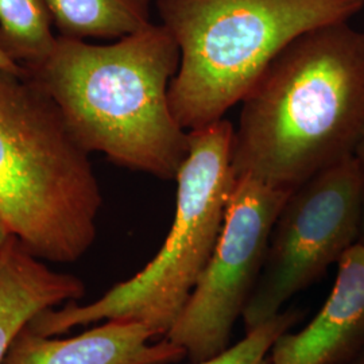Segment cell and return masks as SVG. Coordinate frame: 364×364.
<instances>
[{
	"label": "cell",
	"mask_w": 364,
	"mask_h": 364,
	"mask_svg": "<svg viewBox=\"0 0 364 364\" xmlns=\"http://www.w3.org/2000/svg\"><path fill=\"white\" fill-rule=\"evenodd\" d=\"M240 103L235 177L294 191L353 158L364 136V31L336 22L302 33Z\"/></svg>",
	"instance_id": "cell-1"
},
{
	"label": "cell",
	"mask_w": 364,
	"mask_h": 364,
	"mask_svg": "<svg viewBox=\"0 0 364 364\" xmlns=\"http://www.w3.org/2000/svg\"><path fill=\"white\" fill-rule=\"evenodd\" d=\"M180 60L169 30L151 22L105 45L58 36L50 54L26 70L87 153L170 181L189 150V131L169 100Z\"/></svg>",
	"instance_id": "cell-2"
},
{
	"label": "cell",
	"mask_w": 364,
	"mask_h": 364,
	"mask_svg": "<svg viewBox=\"0 0 364 364\" xmlns=\"http://www.w3.org/2000/svg\"><path fill=\"white\" fill-rule=\"evenodd\" d=\"M90 156L36 78L0 68V215L43 262L73 263L96 240L103 196Z\"/></svg>",
	"instance_id": "cell-3"
},
{
	"label": "cell",
	"mask_w": 364,
	"mask_h": 364,
	"mask_svg": "<svg viewBox=\"0 0 364 364\" xmlns=\"http://www.w3.org/2000/svg\"><path fill=\"white\" fill-rule=\"evenodd\" d=\"M180 48L173 115L192 131L224 119L279 52L302 33L350 22L364 0H156Z\"/></svg>",
	"instance_id": "cell-4"
},
{
	"label": "cell",
	"mask_w": 364,
	"mask_h": 364,
	"mask_svg": "<svg viewBox=\"0 0 364 364\" xmlns=\"http://www.w3.org/2000/svg\"><path fill=\"white\" fill-rule=\"evenodd\" d=\"M234 126L221 119L189 131V150L176 176L177 201L169 234L141 272L85 305L38 313L27 326L57 336L76 326L129 320L165 338L191 297L218 245L235 176L231 165Z\"/></svg>",
	"instance_id": "cell-5"
},
{
	"label": "cell",
	"mask_w": 364,
	"mask_h": 364,
	"mask_svg": "<svg viewBox=\"0 0 364 364\" xmlns=\"http://www.w3.org/2000/svg\"><path fill=\"white\" fill-rule=\"evenodd\" d=\"M364 171L350 158L296 188L274 224L258 284L243 313L246 331L284 311L358 242Z\"/></svg>",
	"instance_id": "cell-6"
},
{
	"label": "cell",
	"mask_w": 364,
	"mask_h": 364,
	"mask_svg": "<svg viewBox=\"0 0 364 364\" xmlns=\"http://www.w3.org/2000/svg\"><path fill=\"white\" fill-rule=\"evenodd\" d=\"M291 192L250 176L235 177L218 245L164 338L183 348L191 363L231 346L235 324L258 284L274 224Z\"/></svg>",
	"instance_id": "cell-7"
},
{
	"label": "cell",
	"mask_w": 364,
	"mask_h": 364,
	"mask_svg": "<svg viewBox=\"0 0 364 364\" xmlns=\"http://www.w3.org/2000/svg\"><path fill=\"white\" fill-rule=\"evenodd\" d=\"M364 346V245L356 242L338 263L329 297L299 332L274 341L270 364H348Z\"/></svg>",
	"instance_id": "cell-8"
},
{
	"label": "cell",
	"mask_w": 364,
	"mask_h": 364,
	"mask_svg": "<svg viewBox=\"0 0 364 364\" xmlns=\"http://www.w3.org/2000/svg\"><path fill=\"white\" fill-rule=\"evenodd\" d=\"M158 338L150 326L129 320H107L77 336H43L25 326L14 338L1 364H171L186 352Z\"/></svg>",
	"instance_id": "cell-9"
},
{
	"label": "cell",
	"mask_w": 364,
	"mask_h": 364,
	"mask_svg": "<svg viewBox=\"0 0 364 364\" xmlns=\"http://www.w3.org/2000/svg\"><path fill=\"white\" fill-rule=\"evenodd\" d=\"M84 294L80 278L49 269L13 236L0 257V364L14 338L38 313Z\"/></svg>",
	"instance_id": "cell-10"
},
{
	"label": "cell",
	"mask_w": 364,
	"mask_h": 364,
	"mask_svg": "<svg viewBox=\"0 0 364 364\" xmlns=\"http://www.w3.org/2000/svg\"><path fill=\"white\" fill-rule=\"evenodd\" d=\"M154 0H48L60 37L117 41L151 23Z\"/></svg>",
	"instance_id": "cell-11"
},
{
	"label": "cell",
	"mask_w": 364,
	"mask_h": 364,
	"mask_svg": "<svg viewBox=\"0 0 364 364\" xmlns=\"http://www.w3.org/2000/svg\"><path fill=\"white\" fill-rule=\"evenodd\" d=\"M52 14L48 0H0V48L16 64H41L53 50Z\"/></svg>",
	"instance_id": "cell-12"
},
{
	"label": "cell",
	"mask_w": 364,
	"mask_h": 364,
	"mask_svg": "<svg viewBox=\"0 0 364 364\" xmlns=\"http://www.w3.org/2000/svg\"><path fill=\"white\" fill-rule=\"evenodd\" d=\"M305 312L290 308L278 313L262 326L246 332L240 341L204 362L192 364H270V350L282 333L297 326Z\"/></svg>",
	"instance_id": "cell-13"
},
{
	"label": "cell",
	"mask_w": 364,
	"mask_h": 364,
	"mask_svg": "<svg viewBox=\"0 0 364 364\" xmlns=\"http://www.w3.org/2000/svg\"><path fill=\"white\" fill-rule=\"evenodd\" d=\"M13 236V232L10 231L9 225L6 224V221L0 215V257H1L4 248L7 247V245H9V242L11 240Z\"/></svg>",
	"instance_id": "cell-14"
},
{
	"label": "cell",
	"mask_w": 364,
	"mask_h": 364,
	"mask_svg": "<svg viewBox=\"0 0 364 364\" xmlns=\"http://www.w3.org/2000/svg\"><path fill=\"white\" fill-rule=\"evenodd\" d=\"M0 68L11 70V72H23V70H26L23 66L16 64L14 60H11L6 53L3 52L1 48H0Z\"/></svg>",
	"instance_id": "cell-15"
},
{
	"label": "cell",
	"mask_w": 364,
	"mask_h": 364,
	"mask_svg": "<svg viewBox=\"0 0 364 364\" xmlns=\"http://www.w3.org/2000/svg\"><path fill=\"white\" fill-rule=\"evenodd\" d=\"M355 159L358 161V164L360 165V168L364 171V136L362 142L358 146L356 151H355Z\"/></svg>",
	"instance_id": "cell-16"
},
{
	"label": "cell",
	"mask_w": 364,
	"mask_h": 364,
	"mask_svg": "<svg viewBox=\"0 0 364 364\" xmlns=\"http://www.w3.org/2000/svg\"><path fill=\"white\" fill-rule=\"evenodd\" d=\"M358 242L364 245V196H363V205H362V219H360V231H359V237Z\"/></svg>",
	"instance_id": "cell-17"
},
{
	"label": "cell",
	"mask_w": 364,
	"mask_h": 364,
	"mask_svg": "<svg viewBox=\"0 0 364 364\" xmlns=\"http://www.w3.org/2000/svg\"><path fill=\"white\" fill-rule=\"evenodd\" d=\"M348 364H364V346L363 348L359 351V353Z\"/></svg>",
	"instance_id": "cell-18"
}]
</instances>
